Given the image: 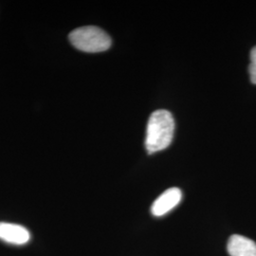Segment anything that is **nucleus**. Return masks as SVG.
I'll return each instance as SVG.
<instances>
[{"label":"nucleus","mask_w":256,"mask_h":256,"mask_svg":"<svg viewBox=\"0 0 256 256\" xmlns=\"http://www.w3.org/2000/svg\"><path fill=\"white\" fill-rule=\"evenodd\" d=\"M174 120L172 114L165 110H156L148 120L146 147L149 154L162 151L173 140Z\"/></svg>","instance_id":"1"},{"label":"nucleus","mask_w":256,"mask_h":256,"mask_svg":"<svg viewBox=\"0 0 256 256\" xmlns=\"http://www.w3.org/2000/svg\"><path fill=\"white\" fill-rule=\"evenodd\" d=\"M70 41L77 50L84 52H102L111 46V38L102 28L95 26H84L72 30Z\"/></svg>","instance_id":"2"},{"label":"nucleus","mask_w":256,"mask_h":256,"mask_svg":"<svg viewBox=\"0 0 256 256\" xmlns=\"http://www.w3.org/2000/svg\"><path fill=\"white\" fill-rule=\"evenodd\" d=\"M182 192L178 188H170L156 200L151 207V212L158 218L162 216L176 207L182 202Z\"/></svg>","instance_id":"3"},{"label":"nucleus","mask_w":256,"mask_h":256,"mask_svg":"<svg viewBox=\"0 0 256 256\" xmlns=\"http://www.w3.org/2000/svg\"><path fill=\"white\" fill-rule=\"evenodd\" d=\"M30 239V234L25 227L7 222H0V240L12 245H25Z\"/></svg>","instance_id":"4"},{"label":"nucleus","mask_w":256,"mask_h":256,"mask_svg":"<svg viewBox=\"0 0 256 256\" xmlns=\"http://www.w3.org/2000/svg\"><path fill=\"white\" fill-rule=\"evenodd\" d=\"M227 250L230 256H256V242L239 234L229 238Z\"/></svg>","instance_id":"5"},{"label":"nucleus","mask_w":256,"mask_h":256,"mask_svg":"<svg viewBox=\"0 0 256 256\" xmlns=\"http://www.w3.org/2000/svg\"><path fill=\"white\" fill-rule=\"evenodd\" d=\"M248 74L252 82L256 84V46L250 52V64L248 66Z\"/></svg>","instance_id":"6"}]
</instances>
